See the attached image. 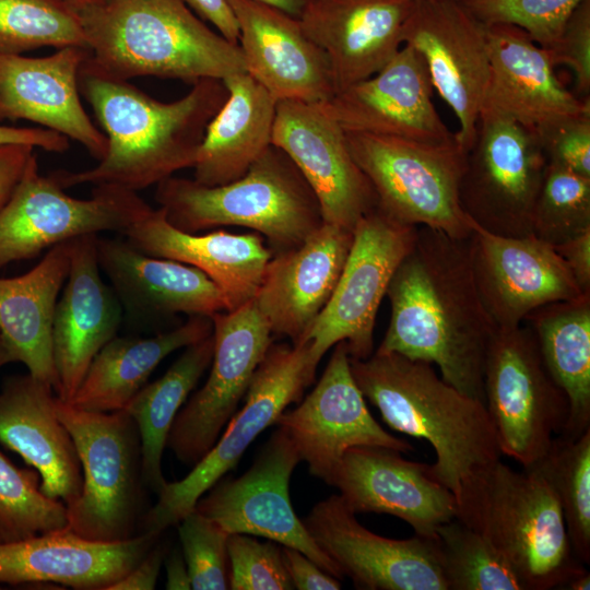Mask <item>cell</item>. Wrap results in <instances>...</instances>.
<instances>
[{
  "instance_id": "obj_23",
  "label": "cell",
  "mask_w": 590,
  "mask_h": 590,
  "mask_svg": "<svg viewBox=\"0 0 590 590\" xmlns=\"http://www.w3.org/2000/svg\"><path fill=\"white\" fill-rule=\"evenodd\" d=\"M246 72L278 102L323 104L337 93L330 62L299 20L257 0H228Z\"/></svg>"
},
{
  "instance_id": "obj_2",
  "label": "cell",
  "mask_w": 590,
  "mask_h": 590,
  "mask_svg": "<svg viewBox=\"0 0 590 590\" xmlns=\"http://www.w3.org/2000/svg\"><path fill=\"white\" fill-rule=\"evenodd\" d=\"M78 81L108 146L92 168L51 173L64 189L90 184L138 192L180 169L192 168L205 129L227 97L222 80L203 79L185 96L161 102L128 81L102 73L87 58Z\"/></svg>"
},
{
  "instance_id": "obj_6",
  "label": "cell",
  "mask_w": 590,
  "mask_h": 590,
  "mask_svg": "<svg viewBox=\"0 0 590 590\" xmlns=\"http://www.w3.org/2000/svg\"><path fill=\"white\" fill-rule=\"evenodd\" d=\"M154 197L167 221L182 232L251 228L266 238L273 256L298 247L323 223L314 191L273 144L234 181L204 186L172 176L156 185Z\"/></svg>"
},
{
  "instance_id": "obj_22",
  "label": "cell",
  "mask_w": 590,
  "mask_h": 590,
  "mask_svg": "<svg viewBox=\"0 0 590 590\" xmlns=\"http://www.w3.org/2000/svg\"><path fill=\"white\" fill-rule=\"evenodd\" d=\"M401 453L385 447L351 448L329 484L339 488L353 512L391 515L416 535L434 539L439 526L456 518L455 495L433 475L430 464Z\"/></svg>"
},
{
  "instance_id": "obj_32",
  "label": "cell",
  "mask_w": 590,
  "mask_h": 590,
  "mask_svg": "<svg viewBox=\"0 0 590 590\" xmlns=\"http://www.w3.org/2000/svg\"><path fill=\"white\" fill-rule=\"evenodd\" d=\"M96 249L101 271L122 308L134 318L211 317L226 310L221 290L194 267L145 255L122 236H97Z\"/></svg>"
},
{
  "instance_id": "obj_57",
  "label": "cell",
  "mask_w": 590,
  "mask_h": 590,
  "mask_svg": "<svg viewBox=\"0 0 590 590\" xmlns=\"http://www.w3.org/2000/svg\"><path fill=\"white\" fill-rule=\"evenodd\" d=\"M76 13L101 3L103 0H58Z\"/></svg>"
},
{
  "instance_id": "obj_9",
  "label": "cell",
  "mask_w": 590,
  "mask_h": 590,
  "mask_svg": "<svg viewBox=\"0 0 590 590\" xmlns=\"http://www.w3.org/2000/svg\"><path fill=\"white\" fill-rule=\"evenodd\" d=\"M318 364L309 341L272 343L252 376L241 410L184 479L165 484L155 505L144 514L140 532L162 534L193 510L198 499L237 465L260 433L302 399L314 382Z\"/></svg>"
},
{
  "instance_id": "obj_53",
  "label": "cell",
  "mask_w": 590,
  "mask_h": 590,
  "mask_svg": "<svg viewBox=\"0 0 590 590\" xmlns=\"http://www.w3.org/2000/svg\"><path fill=\"white\" fill-rule=\"evenodd\" d=\"M201 20L228 42L238 44L239 30L228 0H182Z\"/></svg>"
},
{
  "instance_id": "obj_21",
  "label": "cell",
  "mask_w": 590,
  "mask_h": 590,
  "mask_svg": "<svg viewBox=\"0 0 590 590\" xmlns=\"http://www.w3.org/2000/svg\"><path fill=\"white\" fill-rule=\"evenodd\" d=\"M427 67L409 45L375 74L320 104L344 131L444 143L456 138L433 103Z\"/></svg>"
},
{
  "instance_id": "obj_48",
  "label": "cell",
  "mask_w": 590,
  "mask_h": 590,
  "mask_svg": "<svg viewBox=\"0 0 590 590\" xmlns=\"http://www.w3.org/2000/svg\"><path fill=\"white\" fill-rule=\"evenodd\" d=\"M284 566L294 589L297 590H338L341 582L326 573L315 562L296 548L281 547Z\"/></svg>"
},
{
  "instance_id": "obj_37",
  "label": "cell",
  "mask_w": 590,
  "mask_h": 590,
  "mask_svg": "<svg viewBox=\"0 0 590 590\" xmlns=\"http://www.w3.org/2000/svg\"><path fill=\"white\" fill-rule=\"evenodd\" d=\"M212 333L185 347L166 373L131 399L125 411L134 421L141 441L142 476L146 488L158 495L167 481L162 459L170 427L191 391L210 367Z\"/></svg>"
},
{
  "instance_id": "obj_43",
  "label": "cell",
  "mask_w": 590,
  "mask_h": 590,
  "mask_svg": "<svg viewBox=\"0 0 590 590\" xmlns=\"http://www.w3.org/2000/svg\"><path fill=\"white\" fill-rule=\"evenodd\" d=\"M582 0H463L482 23L509 24L524 31L533 42L548 48L563 32Z\"/></svg>"
},
{
  "instance_id": "obj_44",
  "label": "cell",
  "mask_w": 590,
  "mask_h": 590,
  "mask_svg": "<svg viewBox=\"0 0 590 590\" xmlns=\"http://www.w3.org/2000/svg\"><path fill=\"white\" fill-rule=\"evenodd\" d=\"M177 524L191 589H228L227 539L229 534L196 509L187 514Z\"/></svg>"
},
{
  "instance_id": "obj_31",
  "label": "cell",
  "mask_w": 590,
  "mask_h": 590,
  "mask_svg": "<svg viewBox=\"0 0 590 590\" xmlns=\"http://www.w3.org/2000/svg\"><path fill=\"white\" fill-rule=\"evenodd\" d=\"M122 236L139 251L189 264L221 290L226 310L252 300L273 256L258 233H186L173 226L162 208H151Z\"/></svg>"
},
{
  "instance_id": "obj_24",
  "label": "cell",
  "mask_w": 590,
  "mask_h": 590,
  "mask_svg": "<svg viewBox=\"0 0 590 590\" xmlns=\"http://www.w3.org/2000/svg\"><path fill=\"white\" fill-rule=\"evenodd\" d=\"M98 235L70 240V267L52 324L56 396L70 402L92 361L118 332L122 306L102 278Z\"/></svg>"
},
{
  "instance_id": "obj_12",
  "label": "cell",
  "mask_w": 590,
  "mask_h": 590,
  "mask_svg": "<svg viewBox=\"0 0 590 590\" xmlns=\"http://www.w3.org/2000/svg\"><path fill=\"white\" fill-rule=\"evenodd\" d=\"M547 160L538 135L511 118L482 109L465 151L459 187L464 213L503 236L532 235L534 204Z\"/></svg>"
},
{
  "instance_id": "obj_36",
  "label": "cell",
  "mask_w": 590,
  "mask_h": 590,
  "mask_svg": "<svg viewBox=\"0 0 590 590\" xmlns=\"http://www.w3.org/2000/svg\"><path fill=\"white\" fill-rule=\"evenodd\" d=\"M523 323L568 399L569 417L560 435L579 437L590 429V293L541 306Z\"/></svg>"
},
{
  "instance_id": "obj_35",
  "label": "cell",
  "mask_w": 590,
  "mask_h": 590,
  "mask_svg": "<svg viewBox=\"0 0 590 590\" xmlns=\"http://www.w3.org/2000/svg\"><path fill=\"white\" fill-rule=\"evenodd\" d=\"M211 333L210 317L190 316L149 338L116 335L94 357L69 403L87 411H122L165 357Z\"/></svg>"
},
{
  "instance_id": "obj_19",
  "label": "cell",
  "mask_w": 590,
  "mask_h": 590,
  "mask_svg": "<svg viewBox=\"0 0 590 590\" xmlns=\"http://www.w3.org/2000/svg\"><path fill=\"white\" fill-rule=\"evenodd\" d=\"M272 144L291 158L314 191L323 223L353 232L377 208L374 188L354 161L345 131L320 104L279 101Z\"/></svg>"
},
{
  "instance_id": "obj_47",
  "label": "cell",
  "mask_w": 590,
  "mask_h": 590,
  "mask_svg": "<svg viewBox=\"0 0 590 590\" xmlns=\"http://www.w3.org/2000/svg\"><path fill=\"white\" fill-rule=\"evenodd\" d=\"M536 135L547 164L590 178V113L566 119Z\"/></svg>"
},
{
  "instance_id": "obj_52",
  "label": "cell",
  "mask_w": 590,
  "mask_h": 590,
  "mask_svg": "<svg viewBox=\"0 0 590 590\" xmlns=\"http://www.w3.org/2000/svg\"><path fill=\"white\" fill-rule=\"evenodd\" d=\"M33 154L31 145H0V208L11 196Z\"/></svg>"
},
{
  "instance_id": "obj_14",
  "label": "cell",
  "mask_w": 590,
  "mask_h": 590,
  "mask_svg": "<svg viewBox=\"0 0 590 590\" xmlns=\"http://www.w3.org/2000/svg\"><path fill=\"white\" fill-rule=\"evenodd\" d=\"M210 318L214 350L209 377L179 410L166 446L181 463L192 467L235 414L272 344L271 329L252 300Z\"/></svg>"
},
{
  "instance_id": "obj_40",
  "label": "cell",
  "mask_w": 590,
  "mask_h": 590,
  "mask_svg": "<svg viewBox=\"0 0 590 590\" xmlns=\"http://www.w3.org/2000/svg\"><path fill=\"white\" fill-rule=\"evenodd\" d=\"M87 48L79 14L58 0H0V54Z\"/></svg>"
},
{
  "instance_id": "obj_42",
  "label": "cell",
  "mask_w": 590,
  "mask_h": 590,
  "mask_svg": "<svg viewBox=\"0 0 590 590\" xmlns=\"http://www.w3.org/2000/svg\"><path fill=\"white\" fill-rule=\"evenodd\" d=\"M590 229V178L547 164L534 204L532 234L555 246Z\"/></svg>"
},
{
  "instance_id": "obj_41",
  "label": "cell",
  "mask_w": 590,
  "mask_h": 590,
  "mask_svg": "<svg viewBox=\"0 0 590 590\" xmlns=\"http://www.w3.org/2000/svg\"><path fill=\"white\" fill-rule=\"evenodd\" d=\"M63 502L43 493L35 469H21L0 451V532L3 542L64 529Z\"/></svg>"
},
{
  "instance_id": "obj_15",
  "label": "cell",
  "mask_w": 590,
  "mask_h": 590,
  "mask_svg": "<svg viewBox=\"0 0 590 590\" xmlns=\"http://www.w3.org/2000/svg\"><path fill=\"white\" fill-rule=\"evenodd\" d=\"M299 461L288 435L279 427L243 475L220 479L198 499L194 509L228 534L262 536L296 548L341 579L339 567L316 544L293 509L290 480Z\"/></svg>"
},
{
  "instance_id": "obj_10",
  "label": "cell",
  "mask_w": 590,
  "mask_h": 590,
  "mask_svg": "<svg viewBox=\"0 0 590 590\" xmlns=\"http://www.w3.org/2000/svg\"><path fill=\"white\" fill-rule=\"evenodd\" d=\"M484 404L502 455L532 467L563 434L569 403L547 370L532 330L496 328L484 365Z\"/></svg>"
},
{
  "instance_id": "obj_29",
  "label": "cell",
  "mask_w": 590,
  "mask_h": 590,
  "mask_svg": "<svg viewBox=\"0 0 590 590\" xmlns=\"http://www.w3.org/2000/svg\"><path fill=\"white\" fill-rule=\"evenodd\" d=\"M414 0H308L298 20L323 50L337 93L378 72L403 46Z\"/></svg>"
},
{
  "instance_id": "obj_17",
  "label": "cell",
  "mask_w": 590,
  "mask_h": 590,
  "mask_svg": "<svg viewBox=\"0 0 590 590\" xmlns=\"http://www.w3.org/2000/svg\"><path fill=\"white\" fill-rule=\"evenodd\" d=\"M309 472L329 484L344 453L354 447L410 452L412 445L388 433L369 412L353 377L343 341L334 345L321 378L293 410L278 417Z\"/></svg>"
},
{
  "instance_id": "obj_18",
  "label": "cell",
  "mask_w": 590,
  "mask_h": 590,
  "mask_svg": "<svg viewBox=\"0 0 590 590\" xmlns=\"http://www.w3.org/2000/svg\"><path fill=\"white\" fill-rule=\"evenodd\" d=\"M340 495L316 504L303 520L343 576L366 590H447L434 539L378 535L356 519Z\"/></svg>"
},
{
  "instance_id": "obj_45",
  "label": "cell",
  "mask_w": 590,
  "mask_h": 590,
  "mask_svg": "<svg viewBox=\"0 0 590 590\" xmlns=\"http://www.w3.org/2000/svg\"><path fill=\"white\" fill-rule=\"evenodd\" d=\"M281 547L270 540L260 542L248 534H229L227 539L228 589H294L284 566Z\"/></svg>"
},
{
  "instance_id": "obj_8",
  "label": "cell",
  "mask_w": 590,
  "mask_h": 590,
  "mask_svg": "<svg viewBox=\"0 0 590 590\" xmlns=\"http://www.w3.org/2000/svg\"><path fill=\"white\" fill-rule=\"evenodd\" d=\"M345 137L381 212L405 225L470 236V217L459 199L465 151L456 138L428 143L366 132L345 131Z\"/></svg>"
},
{
  "instance_id": "obj_1",
  "label": "cell",
  "mask_w": 590,
  "mask_h": 590,
  "mask_svg": "<svg viewBox=\"0 0 590 590\" xmlns=\"http://www.w3.org/2000/svg\"><path fill=\"white\" fill-rule=\"evenodd\" d=\"M469 237L417 227L386 293L391 314L377 350L436 365L446 382L484 403L485 357L497 327L476 287Z\"/></svg>"
},
{
  "instance_id": "obj_54",
  "label": "cell",
  "mask_w": 590,
  "mask_h": 590,
  "mask_svg": "<svg viewBox=\"0 0 590 590\" xmlns=\"http://www.w3.org/2000/svg\"><path fill=\"white\" fill-rule=\"evenodd\" d=\"M164 562L166 567V589H191V580L182 553L174 550L165 556Z\"/></svg>"
},
{
  "instance_id": "obj_58",
  "label": "cell",
  "mask_w": 590,
  "mask_h": 590,
  "mask_svg": "<svg viewBox=\"0 0 590 590\" xmlns=\"http://www.w3.org/2000/svg\"><path fill=\"white\" fill-rule=\"evenodd\" d=\"M9 363H12L11 355L0 337V368Z\"/></svg>"
},
{
  "instance_id": "obj_56",
  "label": "cell",
  "mask_w": 590,
  "mask_h": 590,
  "mask_svg": "<svg viewBox=\"0 0 590 590\" xmlns=\"http://www.w3.org/2000/svg\"><path fill=\"white\" fill-rule=\"evenodd\" d=\"M564 589L568 590H589L590 589V574L588 570L571 578Z\"/></svg>"
},
{
  "instance_id": "obj_5",
  "label": "cell",
  "mask_w": 590,
  "mask_h": 590,
  "mask_svg": "<svg viewBox=\"0 0 590 590\" xmlns=\"http://www.w3.org/2000/svg\"><path fill=\"white\" fill-rule=\"evenodd\" d=\"M455 498L456 518L505 556L527 590L564 589L587 570L553 491L535 470L516 471L499 459L467 477Z\"/></svg>"
},
{
  "instance_id": "obj_27",
  "label": "cell",
  "mask_w": 590,
  "mask_h": 590,
  "mask_svg": "<svg viewBox=\"0 0 590 590\" xmlns=\"http://www.w3.org/2000/svg\"><path fill=\"white\" fill-rule=\"evenodd\" d=\"M161 535L140 532L120 542H98L64 528L0 542V585L54 582L78 590H108L150 552Z\"/></svg>"
},
{
  "instance_id": "obj_46",
  "label": "cell",
  "mask_w": 590,
  "mask_h": 590,
  "mask_svg": "<svg viewBox=\"0 0 590 590\" xmlns=\"http://www.w3.org/2000/svg\"><path fill=\"white\" fill-rule=\"evenodd\" d=\"M554 67L566 66L575 76L577 96L590 94V0H582L558 38L545 48Z\"/></svg>"
},
{
  "instance_id": "obj_13",
  "label": "cell",
  "mask_w": 590,
  "mask_h": 590,
  "mask_svg": "<svg viewBox=\"0 0 590 590\" xmlns=\"http://www.w3.org/2000/svg\"><path fill=\"white\" fill-rule=\"evenodd\" d=\"M416 235V226L399 223L378 208L358 221L335 290L303 340L309 341L318 363L341 341L351 358L365 359L374 353L379 306Z\"/></svg>"
},
{
  "instance_id": "obj_7",
  "label": "cell",
  "mask_w": 590,
  "mask_h": 590,
  "mask_svg": "<svg viewBox=\"0 0 590 590\" xmlns=\"http://www.w3.org/2000/svg\"><path fill=\"white\" fill-rule=\"evenodd\" d=\"M82 468V489L67 529L92 541L120 542L140 533L145 484L138 427L125 411L95 412L56 398Z\"/></svg>"
},
{
  "instance_id": "obj_25",
  "label": "cell",
  "mask_w": 590,
  "mask_h": 590,
  "mask_svg": "<svg viewBox=\"0 0 590 590\" xmlns=\"http://www.w3.org/2000/svg\"><path fill=\"white\" fill-rule=\"evenodd\" d=\"M353 243V232L322 223L303 244L269 260L252 298L271 332L302 342L330 300Z\"/></svg>"
},
{
  "instance_id": "obj_26",
  "label": "cell",
  "mask_w": 590,
  "mask_h": 590,
  "mask_svg": "<svg viewBox=\"0 0 590 590\" xmlns=\"http://www.w3.org/2000/svg\"><path fill=\"white\" fill-rule=\"evenodd\" d=\"M88 55V49L78 46L39 58L0 54V120L38 123L79 142L101 161L107 138L84 110L78 81Z\"/></svg>"
},
{
  "instance_id": "obj_30",
  "label": "cell",
  "mask_w": 590,
  "mask_h": 590,
  "mask_svg": "<svg viewBox=\"0 0 590 590\" xmlns=\"http://www.w3.org/2000/svg\"><path fill=\"white\" fill-rule=\"evenodd\" d=\"M56 398L51 387L28 373L9 377L0 390V444L38 472L44 494L69 507L80 496L83 476Z\"/></svg>"
},
{
  "instance_id": "obj_16",
  "label": "cell",
  "mask_w": 590,
  "mask_h": 590,
  "mask_svg": "<svg viewBox=\"0 0 590 590\" xmlns=\"http://www.w3.org/2000/svg\"><path fill=\"white\" fill-rule=\"evenodd\" d=\"M402 45L423 58L433 88L458 118L456 140L467 151L489 81L486 25L461 2L414 0L402 30Z\"/></svg>"
},
{
  "instance_id": "obj_28",
  "label": "cell",
  "mask_w": 590,
  "mask_h": 590,
  "mask_svg": "<svg viewBox=\"0 0 590 590\" xmlns=\"http://www.w3.org/2000/svg\"><path fill=\"white\" fill-rule=\"evenodd\" d=\"M486 37L491 72L482 109L507 116L535 134L590 113L589 98H580L562 84L546 49L524 31L491 24Z\"/></svg>"
},
{
  "instance_id": "obj_34",
  "label": "cell",
  "mask_w": 590,
  "mask_h": 590,
  "mask_svg": "<svg viewBox=\"0 0 590 590\" xmlns=\"http://www.w3.org/2000/svg\"><path fill=\"white\" fill-rule=\"evenodd\" d=\"M227 97L209 122L193 180L220 186L240 178L272 144L278 101L247 72L222 80Z\"/></svg>"
},
{
  "instance_id": "obj_59",
  "label": "cell",
  "mask_w": 590,
  "mask_h": 590,
  "mask_svg": "<svg viewBox=\"0 0 590 590\" xmlns=\"http://www.w3.org/2000/svg\"><path fill=\"white\" fill-rule=\"evenodd\" d=\"M446 1H457V2H461L463 0H446Z\"/></svg>"
},
{
  "instance_id": "obj_3",
  "label": "cell",
  "mask_w": 590,
  "mask_h": 590,
  "mask_svg": "<svg viewBox=\"0 0 590 590\" xmlns=\"http://www.w3.org/2000/svg\"><path fill=\"white\" fill-rule=\"evenodd\" d=\"M356 385L393 430L425 439L433 475L455 495L472 473L500 459L485 404L446 382L432 364L376 350L350 357Z\"/></svg>"
},
{
  "instance_id": "obj_39",
  "label": "cell",
  "mask_w": 590,
  "mask_h": 590,
  "mask_svg": "<svg viewBox=\"0 0 590 590\" xmlns=\"http://www.w3.org/2000/svg\"><path fill=\"white\" fill-rule=\"evenodd\" d=\"M436 542L447 590H527L505 556L459 519L439 526Z\"/></svg>"
},
{
  "instance_id": "obj_11",
  "label": "cell",
  "mask_w": 590,
  "mask_h": 590,
  "mask_svg": "<svg viewBox=\"0 0 590 590\" xmlns=\"http://www.w3.org/2000/svg\"><path fill=\"white\" fill-rule=\"evenodd\" d=\"M152 206L135 191L96 185L87 199L69 196L39 172L35 154L0 208V269L83 235H121Z\"/></svg>"
},
{
  "instance_id": "obj_38",
  "label": "cell",
  "mask_w": 590,
  "mask_h": 590,
  "mask_svg": "<svg viewBox=\"0 0 590 590\" xmlns=\"http://www.w3.org/2000/svg\"><path fill=\"white\" fill-rule=\"evenodd\" d=\"M560 507L576 557L590 563V429L579 437L556 436L532 467Z\"/></svg>"
},
{
  "instance_id": "obj_33",
  "label": "cell",
  "mask_w": 590,
  "mask_h": 590,
  "mask_svg": "<svg viewBox=\"0 0 590 590\" xmlns=\"http://www.w3.org/2000/svg\"><path fill=\"white\" fill-rule=\"evenodd\" d=\"M70 267V240L60 243L24 274L0 278V337L12 362L56 391L52 324Z\"/></svg>"
},
{
  "instance_id": "obj_50",
  "label": "cell",
  "mask_w": 590,
  "mask_h": 590,
  "mask_svg": "<svg viewBox=\"0 0 590 590\" xmlns=\"http://www.w3.org/2000/svg\"><path fill=\"white\" fill-rule=\"evenodd\" d=\"M166 547L158 540L150 552L121 579L108 590H152L155 589Z\"/></svg>"
},
{
  "instance_id": "obj_4",
  "label": "cell",
  "mask_w": 590,
  "mask_h": 590,
  "mask_svg": "<svg viewBox=\"0 0 590 590\" xmlns=\"http://www.w3.org/2000/svg\"><path fill=\"white\" fill-rule=\"evenodd\" d=\"M78 14L87 62L114 79L156 76L192 85L246 72L239 45L182 0H103Z\"/></svg>"
},
{
  "instance_id": "obj_20",
  "label": "cell",
  "mask_w": 590,
  "mask_h": 590,
  "mask_svg": "<svg viewBox=\"0 0 590 590\" xmlns=\"http://www.w3.org/2000/svg\"><path fill=\"white\" fill-rule=\"evenodd\" d=\"M470 224L476 287L497 328L519 326L541 306L583 294L554 246L533 234L503 236Z\"/></svg>"
},
{
  "instance_id": "obj_49",
  "label": "cell",
  "mask_w": 590,
  "mask_h": 590,
  "mask_svg": "<svg viewBox=\"0 0 590 590\" xmlns=\"http://www.w3.org/2000/svg\"><path fill=\"white\" fill-rule=\"evenodd\" d=\"M563 259L578 287L583 294L590 293V229L554 246Z\"/></svg>"
},
{
  "instance_id": "obj_55",
  "label": "cell",
  "mask_w": 590,
  "mask_h": 590,
  "mask_svg": "<svg viewBox=\"0 0 590 590\" xmlns=\"http://www.w3.org/2000/svg\"><path fill=\"white\" fill-rule=\"evenodd\" d=\"M275 7L295 17H299L308 0H257Z\"/></svg>"
},
{
  "instance_id": "obj_60",
  "label": "cell",
  "mask_w": 590,
  "mask_h": 590,
  "mask_svg": "<svg viewBox=\"0 0 590 590\" xmlns=\"http://www.w3.org/2000/svg\"><path fill=\"white\" fill-rule=\"evenodd\" d=\"M0 542H3V539H2L1 532H0Z\"/></svg>"
},
{
  "instance_id": "obj_51",
  "label": "cell",
  "mask_w": 590,
  "mask_h": 590,
  "mask_svg": "<svg viewBox=\"0 0 590 590\" xmlns=\"http://www.w3.org/2000/svg\"><path fill=\"white\" fill-rule=\"evenodd\" d=\"M69 138L46 128H17L0 125L1 144H26L48 152L63 153L69 146Z\"/></svg>"
}]
</instances>
